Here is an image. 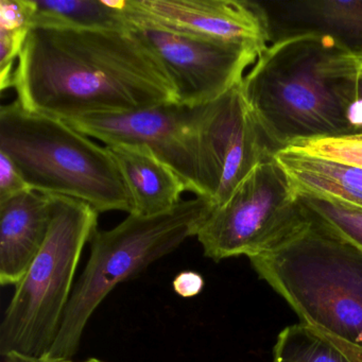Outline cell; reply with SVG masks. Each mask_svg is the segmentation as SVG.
Here are the masks:
<instances>
[{
	"label": "cell",
	"instance_id": "obj_21",
	"mask_svg": "<svg viewBox=\"0 0 362 362\" xmlns=\"http://www.w3.org/2000/svg\"><path fill=\"white\" fill-rule=\"evenodd\" d=\"M204 288L202 275L192 271L180 273L173 279V289L182 298H192L198 296Z\"/></svg>",
	"mask_w": 362,
	"mask_h": 362
},
{
	"label": "cell",
	"instance_id": "obj_15",
	"mask_svg": "<svg viewBox=\"0 0 362 362\" xmlns=\"http://www.w3.org/2000/svg\"><path fill=\"white\" fill-rule=\"evenodd\" d=\"M31 28L77 29L130 33L124 0H33Z\"/></svg>",
	"mask_w": 362,
	"mask_h": 362
},
{
	"label": "cell",
	"instance_id": "obj_7",
	"mask_svg": "<svg viewBox=\"0 0 362 362\" xmlns=\"http://www.w3.org/2000/svg\"><path fill=\"white\" fill-rule=\"evenodd\" d=\"M47 239L20 281L0 324V355L49 354L73 293L86 243L98 228L99 213L88 203L52 196Z\"/></svg>",
	"mask_w": 362,
	"mask_h": 362
},
{
	"label": "cell",
	"instance_id": "obj_16",
	"mask_svg": "<svg viewBox=\"0 0 362 362\" xmlns=\"http://www.w3.org/2000/svg\"><path fill=\"white\" fill-rule=\"evenodd\" d=\"M273 362H351L327 339L307 324L284 328L273 347Z\"/></svg>",
	"mask_w": 362,
	"mask_h": 362
},
{
	"label": "cell",
	"instance_id": "obj_6",
	"mask_svg": "<svg viewBox=\"0 0 362 362\" xmlns=\"http://www.w3.org/2000/svg\"><path fill=\"white\" fill-rule=\"evenodd\" d=\"M211 199L182 200L166 213L130 214L112 230L97 228L90 240L86 269L75 284L56 341L48 355L71 359L93 313L114 288L197 236L213 209Z\"/></svg>",
	"mask_w": 362,
	"mask_h": 362
},
{
	"label": "cell",
	"instance_id": "obj_12",
	"mask_svg": "<svg viewBox=\"0 0 362 362\" xmlns=\"http://www.w3.org/2000/svg\"><path fill=\"white\" fill-rule=\"evenodd\" d=\"M115 160L133 201V215L166 213L187 192L182 180L145 146H105Z\"/></svg>",
	"mask_w": 362,
	"mask_h": 362
},
{
	"label": "cell",
	"instance_id": "obj_8",
	"mask_svg": "<svg viewBox=\"0 0 362 362\" xmlns=\"http://www.w3.org/2000/svg\"><path fill=\"white\" fill-rule=\"evenodd\" d=\"M307 219V211L274 158L256 166L230 198L214 206L197 238L205 257L220 262L267 253Z\"/></svg>",
	"mask_w": 362,
	"mask_h": 362
},
{
	"label": "cell",
	"instance_id": "obj_10",
	"mask_svg": "<svg viewBox=\"0 0 362 362\" xmlns=\"http://www.w3.org/2000/svg\"><path fill=\"white\" fill-rule=\"evenodd\" d=\"M131 23L180 35L250 44L262 50L272 41L268 11L245 0H124Z\"/></svg>",
	"mask_w": 362,
	"mask_h": 362
},
{
	"label": "cell",
	"instance_id": "obj_3",
	"mask_svg": "<svg viewBox=\"0 0 362 362\" xmlns=\"http://www.w3.org/2000/svg\"><path fill=\"white\" fill-rule=\"evenodd\" d=\"M357 56L317 33L279 37L258 57L241 86L274 151L305 141L356 134Z\"/></svg>",
	"mask_w": 362,
	"mask_h": 362
},
{
	"label": "cell",
	"instance_id": "obj_14",
	"mask_svg": "<svg viewBox=\"0 0 362 362\" xmlns=\"http://www.w3.org/2000/svg\"><path fill=\"white\" fill-rule=\"evenodd\" d=\"M283 35L317 33L362 54V0H300L273 4Z\"/></svg>",
	"mask_w": 362,
	"mask_h": 362
},
{
	"label": "cell",
	"instance_id": "obj_11",
	"mask_svg": "<svg viewBox=\"0 0 362 362\" xmlns=\"http://www.w3.org/2000/svg\"><path fill=\"white\" fill-rule=\"evenodd\" d=\"M52 196L29 190L0 203V283L16 286L47 239Z\"/></svg>",
	"mask_w": 362,
	"mask_h": 362
},
{
	"label": "cell",
	"instance_id": "obj_2",
	"mask_svg": "<svg viewBox=\"0 0 362 362\" xmlns=\"http://www.w3.org/2000/svg\"><path fill=\"white\" fill-rule=\"evenodd\" d=\"M241 82L209 105L167 103L67 122L105 146L149 148L187 192L220 206L256 166L275 153L247 105Z\"/></svg>",
	"mask_w": 362,
	"mask_h": 362
},
{
	"label": "cell",
	"instance_id": "obj_4",
	"mask_svg": "<svg viewBox=\"0 0 362 362\" xmlns=\"http://www.w3.org/2000/svg\"><path fill=\"white\" fill-rule=\"evenodd\" d=\"M306 211L296 232L250 262L302 323L362 346V251Z\"/></svg>",
	"mask_w": 362,
	"mask_h": 362
},
{
	"label": "cell",
	"instance_id": "obj_1",
	"mask_svg": "<svg viewBox=\"0 0 362 362\" xmlns=\"http://www.w3.org/2000/svg\"><path fill=\"white\" fill-rule=\"evenodd\" d=\"M12 88L24 109L65 122L177 103L166 69L132 31L31 28Z\"/></svg>",
	"mask_w": 362,
	"mask_h": 362
},
{
	"label": "cell",
	"instance_id": "obj_17",
	"mask_svg": "<svg viewBox=\"0 0 362 362\" xmlns=\"http://www.w3.org/2000/svg\"><path fill=\"white\" fill-rule=\"evenodd\" d=\"M307 211L362 251V211L334 201L298 197Z\"/></svg>",
	"mask_w": 362,
	"mask_h": 362
},
{
	"label": "cell",
	"instance_id": "obj_20",
	"mask_svg": "<svg viewBox=\"0 0 362 362\" xmlns=\"http://www.w3.org/2000/svg\"><path fill=\"white\" fill-rule=\"evenodd\" d=\"M31 189L16 165L0 152V203L11 200Z\"/></svg>",
	"mask_w": 362,
	"mask_h": 362
},
{
	"label": "cell",
	"instance_id": "obj_25",
	"mask_svg": "<svg viewBox=\"0 0 362 362\" xmlns=\"http://www.w3.org/2000/svg\"><path fill=\"white\" fill-rule=\"evenodd\" d=\"M86 362H105V361H101L100 359H97V358H90V359L86 360Z\"/></svg>",
	"mask_w": 362,
	"mask_h": 362
},
{
	"label": "cell",
	"instance_id": "obj_13",
	"mask_svg": "<svg viewBox=\"0 0 362 362\" xmlns=\"http://www.w3.org/2000/svg\"><path fill=\"white\" fill-rule=\"evenodd\" d=\"M298 197L334 201L362 211V169L289 147L273 156Z\"/></svg>",
	"mask_w": 362,
	"mask_h": 362
},
{
	"label": "cell",
	"instance_id": "obj_23",
	"mask_svg": "<svg viewBox=\"0 0 362 362\" xmlns=\"http://www.w3.org/2000/svg\"><path fill=\"white\" fill-rule=\"evenodd\" d=\"M1 362H74L71 359L54 357V356L46 355L35 357V356L21 355V354L11 353L3 356Z\"/></svg>",
	"mask_w": 362,
	"mask_h": 362
},
{
	"label": "cell",
	"instance_id": "obj_5",
	"mask_svg": "<svg viewBox=\"0 0 362 362\" xmlns=\"http://www.w3.org/2000/svg\"><path fill=\"white\" fill-rule=\"evenodd\" d=\"M0 152L29 187L83 201L99 214L133 213V201L107 147L59 118L28 111L18 100L0 107Z\"/></svg>",
	"mask_w": 362,
	"mask_h": 362
},
{
	"label": "cell",
	"instance_id": "obj_22",
	"mask_svg": "<svg viewBox=\"0 0 362 362\" xmlns=\"http://www.w3.org/2000/svg\"><path fill=\"white\" fill-rule=\"evenodd\" d=\"M313 329H315V328H313ZM317 332L321 334L324 338L327 339L337 349H340V351L349 358V361L362 362V346H358V345L345 342V341L341 340V339L337 338V337L325 334V332H319V330H317Z\"/></svg>",
	"mask_w": 362,
	"mask_h": 362
},
{
	"label": "cell",
	"instance_id": "obj_19",
	"mask_svg": "<svg viewBox=\"0 0 362 362\" xmlns=\"http://www.w3.org/2000/svg\"><path fill=\"white\" fill-rule=\"evenodd\" d=\"M33 0H0V28L30 30Z\"/></svg>",
	"mask_w": 362,
	"mask_h": 362
},
{
	"label": "cell",
	"instance_id": "obj_18",
	"mask_svg": "<svg viewBox=\"0 0 362 362\" xmlns=\"http://www.w3.org/2000/svg\"><path fill=\"white\" fill-rule=\"evenodd\" d=\"M292 147L324 160L362 169V133L315 139Z\"/></svg>",
	"mask_w": 362,
	"mask_h": 362
},
{
	"label": "cell",
	"instance_id": "obj_9",
	"mask_svg": "<svg viewBox=\"0 0 362 362\" xmlns=\"http://www.w3.org/2000/svg\"><path fill=\"white\" fill-rule=\"evenodd\" d=\"M132 33L158 57L175 86L177 103L209 105L240 83L264 50L250 44L180 35L145 23Z\"/></svg>",
	"mask_w": 362,
	"mask_h": 362
},
{
	"label": "cell",
	"instance_id": "obj_24",
	"mask_svg": "<svg viewBox=\"0 0 362 362\" xmlns=\"http://www.w3.org/2000/svg\"><path fill=\"white\" fill-rule=\"evenodd\" d=\"M357 56L358 62H359L360 67V82H359V94L362 97V54H356Z\"/></svg>",
	"mask_w": 362,
	"mask_h": 362
}]
</instances>
